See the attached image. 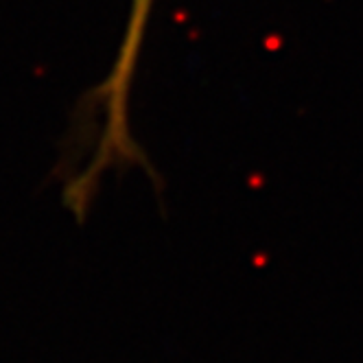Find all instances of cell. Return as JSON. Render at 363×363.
<instances>
[{
    "mask_svg": "<svg viewBox=\"0 0 363 363\" xmlns=\"http://www.w3.org/2000/svg\"><path fill=\"white\" fill-rule=\"evenodd\" d=\"M153 5L155 0H132L129 3L116 57L108 77L94 90L92 106L96 108L101 121L90 160L68 184V203L74 213H84L103 175L127 164L132 167L140 160V149L132 132V90Z\"/></svg>",
    "mask_w": 363,
    "mask_h": 363,
    "instance_id": "1",
    "label": "cell"
}]
</instances>
